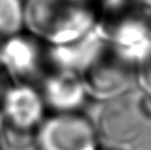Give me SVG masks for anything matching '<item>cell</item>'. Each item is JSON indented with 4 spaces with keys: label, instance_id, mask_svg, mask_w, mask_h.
<instances>
[{
    "label": "cell",
    "instance_id": "2",
    "mask_svg": "<svg viewBox=\"0 0 151 150\" xmlns=\"http://www.w3.org/2000/svg\"><path fill=\"white\" fill-rule=\"evenodd\" d=\"M44 98L37 87L11 82L0 93V130L13 145L32 138L45 118Z\"/></svg>",
    "mask_w": 151,
    "mask_h": 150
},
{
    "label": "cell",
    "instance_id": "7",
    "mask_svg": "<svg viewBox=\"0 0 151 150\" xmlns=\"http://www.w3.org/2000/svg\"><path fill=\"white\" fill-rule=\"evenodd\" d=\"M107 43L115 57L137 68L151 57V25L141 17L127 16L107 29Z\"/></svg>",
    "mask_w": 151,
    "mask_h": 150
},
{
    "label": "cell",
    "instance_id": "6",
    "mask_svg": "<svg viewBox=\"0 0 151 150\" xmlns=\"http://www.w3.org/2000/svg\"><path fill=\"white\" fill-rule=\"evenodd\" d=\"M109 48L107 29L97 24L88 35L69 44L48 48V58L55 69L82 76L106 53Z\"/></svg>",
    "mask_w": 151,
    "mask_h": 150
},
{
    "label": "cell",
    "instance_id": "13",
    "mask_svg": "<svg viewBox=\"0 0 151 150\" xmlns=\"http://www.w3.org/2000/svg\"><path fill=\"white\" fill-rule=\"evenodd\" d=\"M70 1L78 3V4H85V5H90L91 3H94V1H102V3H104L105 0H70Z\"/></svg>",
    "mask_w": 151,
    "mask_h": 150
},
{
    "label": "cell",
    "instance_id": "12",
    "mask_svg": "<svg viewBox=\"0 0 151 150\" xmlns=\"http://www.w3.org/2000/svg\"><path fill=\"white\" fill-rule=\"evenodd\" d=\"M123 1H127V0H117L118 4H121V3ZM133 1L138 3V4L143 5V7H147V8H151V0H133Z\"/></svg>",
    "mask_w": 151,
    "mask_h": 150
},
{
    "label": "cell",
    "instance_id": "5",
    "mask_svg": "<svg viewBox=\"0 0 151 150\" xmlns=\"http://www.w3.org/2000/svg\"><path fill=\"white\" fill-rule=\"evenodd\" d=\"M41 43L31 33L23 31L0 40V63L5 76L12 82H28L41 77L44 68V53Z\"/></svg>",
    "mask_w": 151,
    "mask_h": 150
},
{
    "label": "cell",
    "instance_id": "1",
    "mask_svg": "<svg viewBox=\"0 0 151 150\" xmlns=\"http://www.w3.org/2000/svg\"><path fill=\"white\" fill-rule=\"evenodd\" d=\"M97 24L90 5L70 0H24V28L48 47L76 41Z\"/></svg>",
    "mask_w": 151,
    "mask_h": 150
},
{
    "label": "cell",
    "instance_id": "3",
    "mask_svg": "<svg viewBox=\"0 0 151 150\" xmlns=\"http://www.w3.org/2000/svg\"><path fill=\"white\" fill-rule=\"evenodd\" d=\"M97 128L78 112L45 117L33 136L36 150H99Z\"/></svg>",
    "mask_w": 151,
    "mask_h": 150
},
{
    "label": "cell",
    "instance_id": "10",
    "mask_svg": "<svg viewBox=\"0 0 151 150\" xmlns=\"http://www.w3.org/2000/svg\"><path fill=\"white\" fill-rule=\"evenodd\" d=\"M24 29V0H0V40Z\"/></svg>",
    "mask_w": 151,
    "mask_h": 150
},
{
    "label": "cell",
    "instance_id": "11",
    "mask_svg": "<svg viewBox=\"0 0 151 150\" xmlns=\"http://www.w3.org/2000/svg\"><path fill=\"white\" fill-rule=\"evenodd\" d=\"M135 79L141 92L151 97V57L135 68Z\"/></svg>",
    "mask_w": 151,
    "mask_h": 150
},
{
    "label": "cell",
    "instance_id": "8",
    "mask_svg": "<svg viewBox=\"0 0 151 150\" xmlns=\"http://www.w3.org/2000/svg\"><path fill=\"white\" fill-rule=\"evenodd\" d=\"M131 68L115 56L110 58L105 53L82 74L88 97L109 102L127 93L133 77Z\"/></svg>",
    "mask_w": 151,
    "mask_h": 150
},
{
    "label": "cell",
    "instance_id": "4",
    "mask_svg": "<svg viewBox=\"0 0 151 150\" xmlns=\"http://www.w3.org/2000/svg\"><path fill=\"white\" fill-rule=\"evenodd\" d=\"M143 96L122 94L107 102L102 109L97 128L98 136L101 133L107 141L114 144H129L139 137L146 125L151 124L147 113Z\"/></svg>",
    "mask_w": 151,
    "mask_h": 150
},
{
    "label": "cell",
    "instance_id": "9",
    "mask_svg": "<svg viewBox=\"0 0 151 150\" xmlns=\"http://www.w3.org/2000/svg\"><path fill=\"white\" fill-rule=\"evenodd\" d=\"M39 89L47 109L55 113L78 112L88 98L82 76L61 69L42 77Z\"/></svg>",
    "mask_w": 151,
    "mask_h": 150
}]
</instances>
